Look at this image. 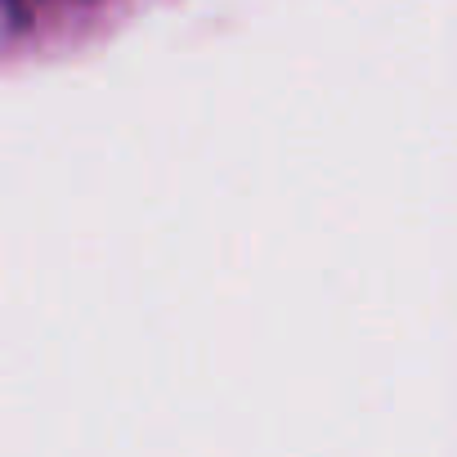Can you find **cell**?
<instances>
[{
	"instance_id": "1",
	"label": "cell",
	"mask_w": 457,
	"mask_h": 457,
	"mask_svg": "<svg viewBox=\"0 0 457 457\" xmlns=\"http://www.w3.org/2000/svg\"><path fill=\"white\" fill-rule=\"evenodd\" d=\"M32 14H37V0H0V46L23 37L32 28Z\"/></svg>"
}]
</instances>
